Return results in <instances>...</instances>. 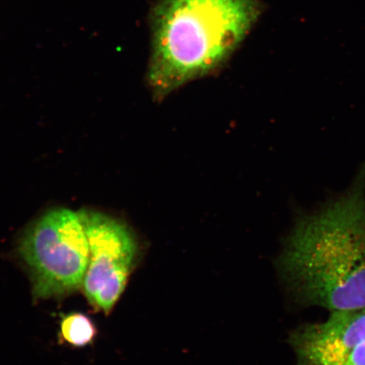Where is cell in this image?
I'll return each instance as SVG.
<instances>
[{
	"mask_svg": "<svg viewBox=\"0 0 365 365\" xmlns=\"http://www.w3.org/2000/svg\"><path fill=\"white\" fill-rule=\"evenodd\" d=\"M282 267L304 303L331 312L365 308V163L348 189L301 219Z\"/></svg>",
	"mask_w": 365,
	"mask_h": 365,
	"instance_id": "cell-1",
	"label": "cell"
},
{
	"mask_svg": "<svg viewBox=\"0 0 365 365\" xmlns=\"http://www.w3.org/2000/svg\"><path fill=\"white\" fill-rule=\"evenodd\" d=\"M259 0H159L150 14L148 82L163 98L220 68L261 17Z\"/></svg>",
	"mask_w": 365,
	"mask_h": 365,
	"instance_id": "cell-2",
	"label": "cell"
},
{
	"mask_svg": "<svg viewBox=\"0 0 365 365\" xmlns=\"http://www.w3.org/2000/svg\"><path fill=\"white\" fill-rule=\"evenodd\" d=\"M19 250L30 269L36 299L66 294L83 284L90 249L78 212L46 213L23 236Z\"/></svg>",
	"mask_w": 365,
	"mask_h": 365,
	"instance_id": "cell-3",
	"label": "cell"
},
{
	"mask_svg": "<svg viewBox=\"0 0 365 365\" xmlns=\"http://www.w3.org/2000/svg\"><path fill=\"white\" fill-rule=\"evenodd\" d=\"M90 258L83 282L90 304L108 314L120 298L133 269L138 245L124 223L93 210L78 212Z\"/></svg>",
	"mask_w": 365,
	"mask_h": 365,
	"instance_id": "cell-4",
	"label": "cell"
},
{
	"mask_svg": "<svg viewBox=\"0 0 365 365\" xmlns=\"http://www.w3.org/2000/svg\"><path fill=\"white\" fill-rule=\"evenodd\" d=\"M331 313L327 322L304 326L292 334L300 365H344L365 341V308Z\"/></svg>",
	"mask_w": 365,
	"mask_h": 365,
	"instance_id": "cell-5",
	"label": "cell"
},
{
	"mask_svg": "<svg viewBox=\"0 0 365 365\" xmlns=\"http://www.w3.org/2000/svg\"><path fill=\"white\" fill-rule=\"evenodd\" d=\"M61 328L62 339L76 346L88 345L97 334L93 322L81 313H73L63 317Z\"/></svg>",
	"mask_w": 365,
	"mask_h": 365,
	"instance_id": "cell-6",
	"label": "cell"
},
{
	"mask_svg": "<svg viewBox=\"0 0 365 365\" xmlns=\"http://www.w3.org/2000/svg\"><path fill=\"white\" fill-rule=\"evenodd\" d=\"M344 365H365V341L354 351Z\"/></svg>",
	"mask_w": 365,
	"mask_h": 365,
	"instance_id": "cell-7",
	"label": "cell"
}]
</instances>
